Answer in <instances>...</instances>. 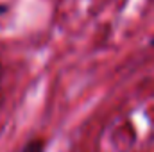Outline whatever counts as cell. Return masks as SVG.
<instances>
[{
  "label": "cell",
  "instance_id": "cell-1",
  "mask_svg": "<svg viewBox=\"0 0 154 152\" xmlns=\"http://www.w3.org/2000/svg\"><path fill=\"white\" fill-rule=\"evenodd\" d=\"M22 152H43V141L41 140H31L22 149Z\"/></svg>",
  "mask_w": 154,
  "mask_h": 152
},
{
  "label": "cell",
  "instance_id": "cell-2",
  "mask_svg": "<svg viewBox=\"0 0 154 152\" xmlns=\"http://www.w3.org/2000/svg\"><path fill=\"white\" fill-rule=\"evenodd\" d=\"M7 11H9V7H7L5 4H0V14H5Z\"/></svg>",
  "mask_w": 154,
  "mask_h": 152
},
{
  "label": "cell",
  "instance_id": "cell-3",
  "mask_svg": "<svg viewBox=\"0 0 154 152\" xmlns=\"http://www.w3.org/2000/svg\"><path fill=\"white\" fill-rule=\"evenodd\" d=\"M151 45H152V47H154V39H152V41H151Z\"/></svg>",
  "mask_w": 154,
  "mask_h": 152
}]
</instances>
